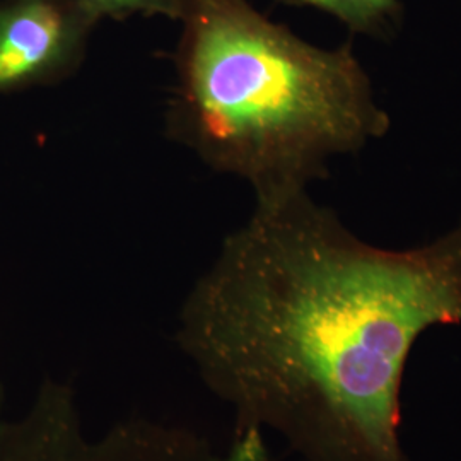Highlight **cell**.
I'll list each match as a JSON object with an SVG mask.
<instances>
[{"mask_svg": "<svg viewBox=\"0 0 461 461\" xmlns=\"http://www.w3.org/2000/svg\"><path fill=\"white\" fill-rule=\"evenodd\" d=\"M169 137L255 200L308 190L392 120L352 45H313L249 0H178Z\"/></svg>", "mask_w": 461, "mask_h": 461, "instance_id": "cell-2", "label": "cell"}, {"mask_svg": "<svg viewBox=\"0 0 461 461\" xmlns=\"http://www.w3.org/2000/svg\"><path fill=\"white\" fill-rule=\"evenodd\" d=\"M439 325L461 327V224L375 247L296 190L255 200L185 297L176 340L240 430L270 429L306 461H409L403 376Z\"/></svg>", "mask_w": 461, "mask_h": 461, "instance_id": "cell-1", "label": "cell"}, {"mask_svg": "<svg viewBox=\"0 0 461 461\" xmlns=\"http://www.w3.org/2000/svg\"><path fill=\"white\" fill-rule=\"evenodd\" d=\"M98 24L77 0L0 4V96L76 76Z\"/></svg>", "mask_w": 461, "mask_h": 461, "instance_id": "cell-3", "label": "cell"}, {"mask_svg": "<svg viewBox=\"0 0 461 461\" xmlns=\"http://www.w3.org/2000/svg\"><path fill=\"white\" fill-rule=\"evenodd\" d=\"M289 7H313L342 21L354 34L386 38L402 21L400 0H276Z\"/></svg>", "mask_w": 461, "mask_h": 461, "instance_id": "cell-4", "label": "cell"}, {"mask_svg": "<svg viewBox=\"0 0 461 461\" xmlns=\"http://www.w3.org/2000/svg\"><path fill=\"white\" fill-rule=\"evenodd\" d=\"M98 23L127 21L131 17H165L176 21L178 0H77Z\"/></svg>", "mask_w": 461, "mask_h": 461, "instance_id": "cell-6", "label": "cell"}, {"mask_svg": "<svg viewBox=\"0 0 461 461\" xmlns=\"http://www.w3.org/2000/svg\"><path fill=\"white\" fill-rule=\"evenodd\" d=\"M0 461H66L59 447L33 429L5 424L0 428Z\"/></svg>", "mask_w": 461, "mask_h": 461, "instance_id": "cell-5", "label": "cell"}]
</instances>
